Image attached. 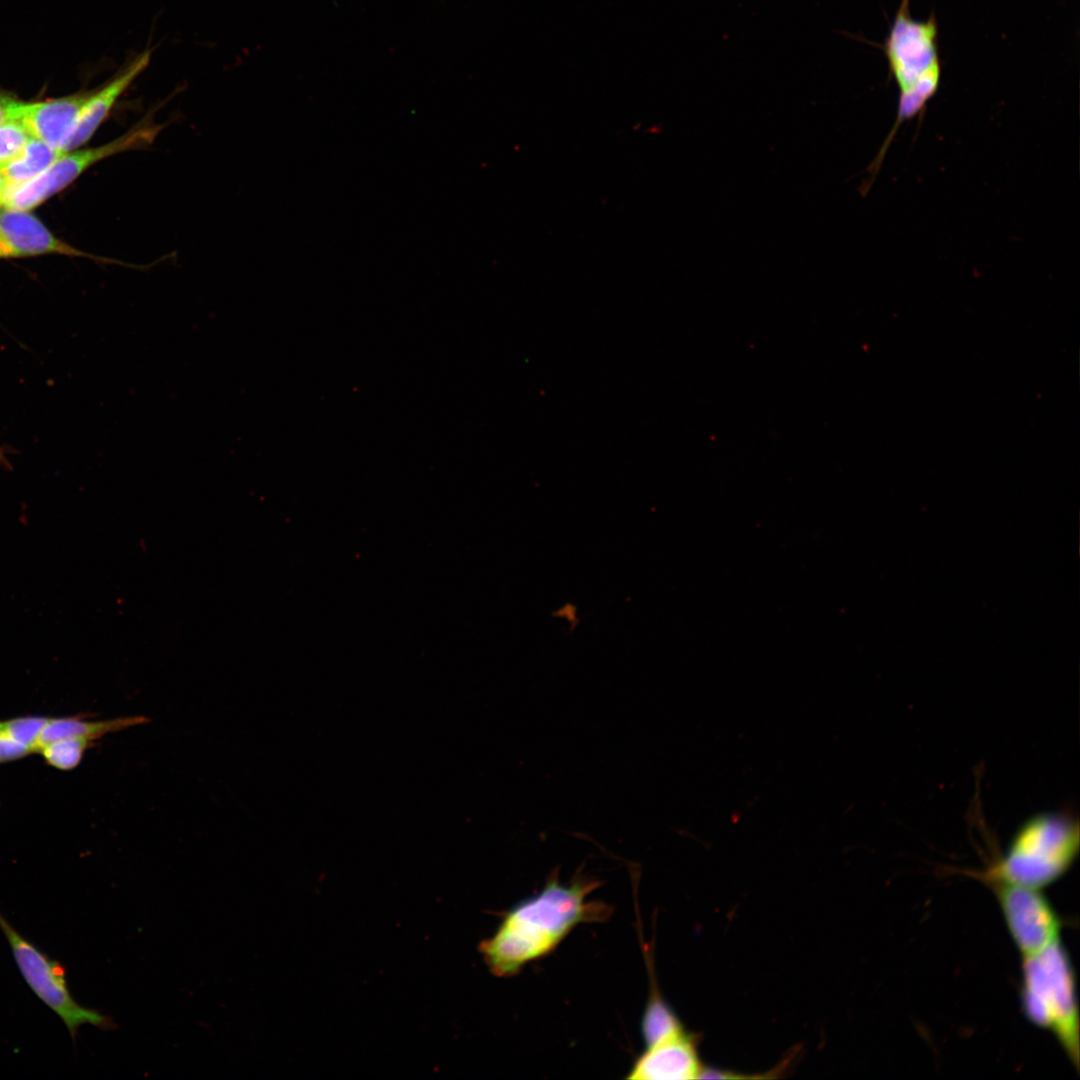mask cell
<instances>
[{"label": "cell", "mask_w": 1080, "mask_h": 1080, "mask_svg": "<svg viewBox=\"0 0 1080 1080\" xmlns=\"http://www.w3.org/2000/svg\"><path fill=\"white\" fill-rule=\"evenodd\" d=\"M49 717L21 716L0 721V728L13 740L36 752V742Z\"/></svg>", "instance_id": "cell-17"}, {"label": "cell", "mask_w": 1080, "mask_h": 1080, "mask_svg": "<svg viewBox=\"0 0 1080 1080\" xmlns=\"http://www.w3.org/2000/svg\"><path fill=\"white\" fill-rule=\"evenodd\" d=\"M62 153L32 137L21 154L1 170L6 194L38 176Z\"/></svg>", "instance_id": "cell-13"}, {"label": "cell", "mask_w": 1080, "mask_h": 1080, "mask_svg": "<svg viewBox=\"0 0 1080 1080\" xmlns=\"http://www.w3.org/2000/svg\"><path fill=\"white\" fill-rule=\"evenodd\" d=\"M986 884L995 894L1022 957L1037 954L1060 940L1061 919L1041 890L997 881Z\"/></svg>", "instance_id": "cell-7"}, {"label": "cell", "mask_w": 1080, "mask_h": 1080, "mask_svg": "<svg viewBox=\"0 0 1080 1080\" xmlns=\"http://www.w3.org/2000/svg\"><path fill=\"white\" fill-rule=\"evenodd\" d=\"M34 753L29 747L10 738L0 728V763L14 761Z\"/></svg>", "instance_id": "cell-18"}, {"label": "cell", "mask_w": 1080, "mask_h": 1080, "mask_svg": "<svg viewBox=\"0 0 1080 1080\" xmlns=\"http://www.w3.org/2000/svg\"><path fill=\"white\" fill-rule=\"evenodd\" d=\"M0 257H3V252H2V245H1V240H0Z\"/></svg>", "instance_id": "cell-21"}, {"label": "cell", "mask_w": 1080, "mask_h": 1080, "mask_svg": "<svg viewBox=\"0 0 1080 1080\" xmlns=\"http://www.w3.org/2000/svg\"><path fill=\"white\" fill-rule=\"evenodd\" d=\"M5 195H6V184H5L4 177H3V175H2V173L0 171V208L4 204Z\"/></svg>", "instance_id": "cell-20"}, {"label": "cell", "mask_w": 1080, "mask_h": 1080, "mask_svg": "<svg viewBox=\"0 0 1080 1080\" xmlns=\"http://www.w3.org/2000/svg\"><path fill=\"white\" fill-rule=\"evenodd\" d=\"M162 129V125L147 121L106 144L63 152L38 176L7 193L3 206L29 211L67 187L99 161L150 146Z\"/></svg>", "instance_id": "cell-6"}, {"label": "cell", "mask_w": 1080, "mask_h": 1080, "mask_svg": "<svg viewBox=\"0 0 1080 1080\" xmlns=\"http://www.w3.org/2000/svg\"><path fill=\"white\" fill-rule=\"evenodd\" d=\"M0 930L8 941L26 984L61 1019L74 1043L80 1027L85 1024L103 1031L117 1028L113 1018L86 1008L73 998L67 985L65 967L22 936L1 911Z\"/></svg>", "instance_id": "cell-5"}, {"label": "cell", "mask_w": 1080, "mask_h": 1080, "mask_svg": "<svg viewBox=\"0 0 1080 1080\" xmlns=\"http://www.w3.org/2000/svg\"><path fill=\"white\" fill-rule=\"evenodd\" d=\"M150 59L151 51L145 50L114 75L103 87L89 93L64 152L74 150L90 140L107 118L120 96L148 67Z\"/></svg>", "instance_id": "cell-11"}, {"label": "cell", "mask_w": 1080, "mask_h": 1080, "mask_svg": "<svg viewBox=\"0 0 1080 1080\" xmlns=\"http://www.w3.org/2000/svg\"><path fill=\"white\" fill-rule=\"evenodd\" d=\"M149 721V718L141 715L103 721H85L76 717L49 718L37 739L36 752L42 746L58 740L86 738L95 741L106 734L143 725Z\"/></svg>", "instance_id": "cell-12"}, {"label": "cell", "mask_w": 1080, "mask_h": 1080, "mask_svg": "<svg viewBox=\"0 0 1080 1080\" xmlns=\"http://www.w3.org/2000/svg\"><path fill=\"white\" fill-rule=\"evenodd\" d=\"M1020 1001L1033 1025L1051 1032L1078 1071L1080 1022L1074 970L1060 940L1022 957Z\"/></svg>", "instance_id": "cell-4"}, {"label": "cell", "mask_w": 1080, "mask_h": 1080, "mask_svg": "<svg viewBox=\"0 0 1080 1080\" xmlns=\"http://www.w3.org/2000/svg\"><path fill=\"white\" fill-rule=\"evenodd\" d=\"M95 741L86 738H68L42 746L40 753L47 764L59 770H71L79 765L84 753Z\"/></svg>", "instance_id": "cell-15"}, {"label": "cell", "mask_w": 1080, "mask_h": 1080, "mask_svg": "<svg viewBox=\"0 0 1080 1080\" xmlns=\"http://www.w3.org/2000/svg\"><path fill=\"white\" fill-rule=\"evenodd\" d=\"M598 886L599 881L586 877L565 885L552 875L540 893L509 910L496 932L481 942L490 971L512 976L551 952L576 925L606 918L608 906L587 899Z\"/></svg>", "instance_id": "cell-1"}, {"label": "cell", "mask_w": 1080, "mask_h": 1080, "mask_svg": "<svg viewBox=\"0 0 1080 1080\" xmlns=\"http://www.w3.org/2000/svg\"><path fill=\"white\" fill-rule=\"evenodd\" d=\"M31 138L19 120H10L0 126V171L21 154Z\"/></svg>", "instance_id": "cell-16"}, {"label": "cell", "mask_w": 1080, "mask_h": 1080, "mask_svg": "<svg viewBox=\"0 0 1080 1080\" xmlns=\"http://www.w3.org/2000/svg\"><path fill=\"white\" fill-rule=\"evenodd\" d=\"M939 28L931 15L924 21L915 20L910 13L909 0H901L889 32L882 44L890 76L898 88L895 122L877 156L869 166L874 177L885 158L891 142L901 125L921 118L927 104L936 95L942 77L939 54Z\"/></svg>", "instance_id": "cell-2"}, {"label": "cell", "mask_w": 1080, "mask_h": 1080, "mask_svg": "<svg viewBox=\"0 0 1080 1080\" xmlns=\"http://www.w3.org/2000/svg\"><path fill=\"white\" fill-rule=\"evenodd\" d=\"M19 102L15 97L0 91V126L14 120L15 110Z\"/></svg>", "instance_id": "cell-19"}, {"label": "cell", "mask_w": 1080, "mask_h": 1080, "mask_svg": "<svg viewBox=\"0 0 1080 1080\" xmlns=\"http://www.w3.org/2000/svg\"><path fill=\"white\" fill-rule=\"evenodd\" d=\"M89 93L79 92L39 102L20 101L14 120L23 123L32 137L64 152Z\"/></svg>", "instance_id": "cell-9"}, {"label": "cell", "mask_w": 1080, "mask_h": 1080, "mask_svg": "<svg viewBox=\"0 0 1080 1080\" xmlns=\"http://www.w3.org/2000/svg\"><path fill=\"white\" fill-rule=\"evenodd\" d=\"M0 240L3 257L63 254L87 256L86 253L56 238L27 210L0 208Z\"/></svg>", "instance_id": "cell-10"}, {"label": "cell", "mask_w": 1080, "mask_h": 1080, "mask_svg": "<svg viewBox=\"0 0 1080 1080\" xmlns=\"http://www.w3.org/2000/svg\"><path fill=\"white\" fill-rule=\"evenodd\" d=\"M641 1030L647 1047L684 1029L672 1009L655 994L650 998L643 1014Z\"/></svg>", "instance_id": "cell-14"}, {"label": "cell", "mask_w": 1080, "mask_h": 1080, "mask_svg": "<svg viewBox=\"0 0 1080 1080\" xmlns=\"http://www.w3.org/2000/svg\"><path fill=\"white\" fill-rule=\"evenodd\" d=\"M703 1069L695 1040L685 1031L647 1046L632 1066L628 1079L687 1080Z\"/></svg>", "instance_id": "cell-8"}, {"label": "cell", "mask_w": 1080, "mask_h": 1080, "mask_svg": "<svg viewBox=\"0 0 1080 1080\" xmlns=\"http://www.w3.org/2000/svg\"><path fill=\"white\" fill-rule=\"evenodd\" d=\"M1080 848L1079 822L1064 812L1033 815L1021 824L1005 853L980 880L1042 890L1059 880L1072 866Z\"/></svg>", "instance_id": "cell-3"}]
</instances>
